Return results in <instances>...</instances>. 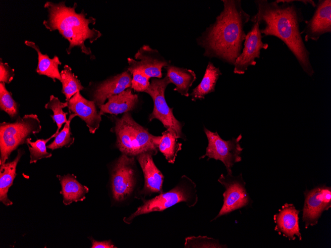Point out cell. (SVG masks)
Listing matches in <instances>:
<instances>
[{
    "mask_svg": "<svg viewBox=\"0 0 331 248\" xmlns=\"http://www.w3.org/2000/svg\"><path fill=\"white\" fill-rule=\"evenodd\" d=\"M114 120V126L111 131L115 134L116 146L123 154L132 157L144 152L153 156L157 154L160 136L150 134L147 129L136 123L128 112Z\"/></svg>",
    "mask_w": 331,
    "mask_h": 248,
    "instance_id": "277c9868",
    "label": "cell"
},
{
    "mask_svg": "<svg viewBox=\"0 0 331 248\" xmlns=\"http://www.w3.org/2000/svg\"><path fill=\"white\" fill-rule=\"evenodd\" d=\"M224 188L223 203L219 213L212 221L239 208L250 204L252 201L245 188L242 173L238 176L232 174H221L218 180Z\"/></svg>",
    "mask_w": 331,
    "mask_h": 248,
    "instance_id": "9c48e42d",
    "label": "cell"
},
{
    "mask_svg": "<svg viewBox=\"0 0 331 248\" xmlns=\"http://www.w3.org/2000/svg\"><path fill=\"white\" fill-rule=\"evenodd\" d=\"M108 99L107 102L99 107L101 115L105 113L117 115L133 110L137 103L138 96L132 94L130 89H127Z\"/></svg>",
    "mask_w": 331,
    "mask_h": 248,
    "instance_id": "d6986e66",
    "label": "cell"
},
{
    "mask_svg": "<svg viewBox=\"0 0 331 248\" xmlns=\"http://www.w3.org/2000/svg\"><path fill=\"white\" fill-rule=\"evenodd\" d=\"M66 107H67V101L61 102L53 95L50 96L49 101L45 105L46 109L52 110L54 114L51 117L57 126L55 133L51 136L52 138L58 134L62 124L66 123L68 120L66 118L67 113L63 111V108Z\"/></svg>",
    "mask_w": 331,
    "mask_h": 248,
    "instance_id": "4316f807",
    "label": "cell"
},
{
    "mask_svg": "<svg viewBox=\"0 0 331 248\" xmlns=\"http://www.w3.org/2000/svg\"><path fill=\"white\" fill-rule=\"evenodd\" d=\"M184 248H227L224 245L220 244L219 240L207 236L189 237L185 239Z\"/></svg>",
    "mask_w": 331,
    "mask_h": 248,
    "instance_id": "4dcf8cb0",
    "label": "cell"
},
{
    "mask_svg": "<svg viewBox=\"0 0 331 248\" xmlns=\"http://www.w3.org/2000/svg\"><path fill=\"white\" fill-rule=\"evenodd\" d=\"M302 220L305 227L318 223L322 213L331 207V188L325 185H319L304 192Z\"/></svg>",
    "mask_w": 331,
    "mask_h": 248,
    "instance_id": "8fae6325",
    "label": "cell"
},
{
    "mask_svg": "<svg viewBox=\"0 0 331 248\" xmlns=\"http://www.w3.org/2000/svg\"><path fill=\"white\" fill-rule=\"evenodd\" d=\"M257 13L250 18L265 27L260 29L265 36H275L282 41L294 55L303 70L312 77L314 70L310 52L305 46L300 30L304 19L301 8L290 0H256Z\"/></svg>",
    "mask_w": 331,
    "mask_h": 248,
    "instance_id": "6da1fadb",
    "label": "cell"
},
{
    "mask_svg": "<svg viewBox=\"0 0 331 248\" xmlns=\"http://www.w3.org/2000/svg\"><path fill=\"white\" fill-rule=\"evenodd\" d=\"M136 60L131 58L127 59L129 64L128 70L135 69L150 78L161 79L162 68L170 65L158 50L148 45L141 47L135 55Z\"/></svg>",
    "mask_w": 331,
    "mask_h": 248,
    "instance_id": "4fadbf2b",
    "label": "cell"
},
{
    "mask_svg": "<svg viewBox=\"0 0 331 248\" xmlns=\"http://www.w3.org/2000/svg\"><path fill=\"white\" fill-rule=\"evenodd\" d=\"M175 133L166 129L160 136L157 144L158 149L165 156L168 162L173 164L179 151L182 149V144Z\"/></svg>",
    "mask_w": 331,
    "mask_h": 248,
    "instance_id": "d4e9b609",
    "label": "cell"
},
{
    "mask_svg": "<svg viewBox=\"0 0 331 248\" xmlns=\"http://www.w3.org/2000/svg\"><path fill=\"white\" fill-rule=\"evenodd\" d=\"M165 68L170 83L175 85L174 91L183 96L189 97V89L196 79L195 72L191 69L170 65Z\"/></svg>",
    "mask_w": 331,
    "mask_h": 248,
    "instance_id": "44dd1931",
    "label": "cell"
},
{
    "mask_svg": "<svg viewBox=\"0 0 331 248\" xmlns=\"http://www.w3.org/2000/svg\"><path fill=\"white\" fill-rule=\"evenodd\" d=\"M67 101L69 112L82 119L89 132L94 134L102 121L101 115L97 111L94 101L86 99L80 92L75 94Z\"/></svg>",
    "mask_w": 331,
    "mask_h": 248,
    "instance_id": "9a60e30c",
    "label": "cell"
},
{
    "mask_svg": "<svg viewBox=\"0 0 331 248\" xmlns=\"http://www.w3.org/2000/svg\"><path fill=\"white\" fill-rule=\"evenodd\" d=\"M223 8L215 21L206 28L197 43L204 50V55L234 64L240 54L250 16L243 9L240 0H222Z\"/></svg>",
    "mask_w": 331,
    "mask_h": 248,
    "instance_id": "7a4b0ae2",
    "label": "cell"
},
{
    "mask_svg": "<svg viewBox=\"0 0 331 248\" xmlns=\"http://www.w3.org/2000/svg\"><path fill=\"white\" fill-rule=\"evenodd\" d=\"M15 75L14 70L11 68L7 63L0 61V82L10 83Z\"/></svg>",
    "mask_w": 331,
    "mask_h": 248,
    "instance_id": "d6a6232c",
    "label": "cell"
},
{
    "mask_svg": "<svg viewBox=\"0 0 331 248\" xmlns=\"http://www.w3.org/2000/svg\"><path fill=\"white\" fill-rule=\"evenodd\" d=\"M221 74L219 67L209 62L201 82L189 95L191 100L195 101L197 99H204L206 95L214 92L217 81Z\"/></svg>",
    "mask_w": 331,
    "mask_h": 248,
    "instance_id": "603a6c76",
    "label": "cell"
},
{
    "mask_svg": "<svg viewBox=\"0 0 331 248\" xmlns=\"http://www.w3.org/2000/svg\"><path fill=\"white\" fill-rule=\"evenodd\" d=\"M315 8L313 16L305 21L301 32V35L305 34V42L317 41L323 35L331 32V0H319Z\"/></svg>",
    "mask_w": 331,
    "mask_h": 248,
    "instance_id": "5bb4252c",
    "label": "cell"
},
{
    "mask_svg": "<svg viewBox=\"0 0 331 248\" xmlns=\"http://www.w3.org/2000/svg\"><path fill=\"white\" fill-rule=\"evenodd\" d=\"M132 75L131 88L137 92H145L150 85L149 78L135 69L128 70Z\"/></svg>",
    "mask_w": 331,
    "mask_h": 248,
    "instance_id": "1f68e13d",
    "label": "cell"
},
{
    "mask_svg": "<svg viewBox=\"0 0 331 248\" xmlns=\"http://www.w3.org/2000/svg\"><path fill=\"white\" fill-rule=\"evenodd\" d=\"M23 154V151L19 149L18 150L16 157L13 161L0 165V200L6 206L12 204V202L8 198L7 193L16 175V166Z\"/></svg>",
    "mask_w": 331,
    "mask_h": 248,
    "instance_id": "cb8c5ba5",
    "label": "cell"
},
{
    "mask_svg": "<svg viewBox=\"0 0 331 248\" xmlns=\"http://www.w3.org/2000/svg\"><path fill=\"white\" fill-rule=\"evenodd\" d=\"M131 74L128 70L110 77L95 87L92 94V100L99 107L110 96L131 87Z\"/></svg>",
    "mask_w": 331,
    "mask_h": 248,
    "instance_id": "2e32d148",
    "label": "cell"
},
{
    "mask_svg": "<svg viewBox=\"0 0 331 248\" xmlns=\"http://www.w3.org/2000/svg\"><path fill=\"white\" fill-rule=\"evenodd\" d=\"M61 186V194L62 202L65 205H69L73 202L83 201L89 189L80 184L73 174L64 176L57 175Z\"/></svg>",
    "mask_w": 331,
    "mask_h": 248,
    "instance_id": "ffe728a7",
    "label": "cell"
},
{
    "mask_svg": "<svg viewBox=\"0 0 331 248\" xmlns=\"http://www.w3.org/2000/svg\"><path fill=\"white\" fill-rule=\"evenodd\" d=\"M204 131L208 139V145L205 154L199 159L207 156L208 160L211 158L220 160L224 164L227 173L232 174V166L242 160L241 154L243 149L240 144L241 134L236 138L225 141L221 138L217 131L213 132L205 127H204Z\"/></svg>",
    "mask_w": 331,
    "mask_h": 248,
    "instance_id": "ba28073f",
    "label": "cell"
},
{
    "mask_svg": "<svg viewBox=\"0 0 331 248\" xmlns=\"http://www.w3.org/2000/svg\"><path fill=\"white\" fill-rule=\"evenodd\" d=\"M134 163L133 157L122 153L112 169L111 191L116 202L124 201L133 192L135 186Z\"/></svg>",
    "mask_w": 331,
    "mask_h": 248,
    "instance_id": "30bf717a",
    "label": "cell"
},
{
    "mask_svg": "<svg viewBox=\"0 0 331 248\" xmlns=\"http://www.w3.org/2000/svg\"><path fill=\"white\" fill-rule=\"evenodd\" d=\"M40 121L36 114L18 116L15 122L0 124V164L5 163L11 152L20 145L26 144L32 135L41 130Z\"/></svg>",
    "mask_w": 331,
    "mask_h": 248,
    "instance_id": "8992f818",
    "label": "cell"
},
{
    "mask_svg": "<svg viewBox=\"0 0 331 248\" xmlns=\"http://www.w3.org/2000/svg\"><path fill=\"white\" fill-rule=\"evenodd\" d=\"M44 6L48 16L43 24L50 31H58L68 41L67 53L70 54L73 48L78 47L85 54L92 55L91 50L86 47L85 42L89 40L93 43L102 35L100 31L90 27V24L96 23V19L93 17L87 18L83 9L80 13L76 12V3L71 7L66 6L64 1L57 3L46 1Z\"/></svg>",
    "mask_w": 331,
    "mask_h": 248,
    "instance_id": "3957f363",
    "label": "cell"
},
{
    "mask_svg": "<svg viewBox=\"0 0 331 248\" xmlns=\"http://www.w3.org/2000/svg\"><path fill=\"white\" fill-rule=\"evenodd\" d=\"M137 159L142 169L144 176V186L140 192V196L163 193L164 175L156 166L153 155L147 152L138 154Z\"/></svg>",
    "mask_w": 331,
    "mask_h": 248,
    "instance_id": "e0dca14e",
    "label": "cell"
},
{
    "mask_svg": "<svg viewBox=\"0 0 331 248\" xmlns=\"http://www.w3.org/2000/svg\"><path fill=\"white\" fill-rule=\"evenodd\" d=\"M25 44L35 50L38 54V65L36 72L39 75H45L55 82L56 79L61 81L58 66L61 64L59 57L56 55L51 58L47 54H43L35 43L26 40Z\"/></svg>",
    "mask_w": 331,
    "mask_h": 248,
    "instance_id": "7402d4cb",
    "label": "cell"
},
{
    "mask_svg": "<svg viewBox=\"0 0 331 248\" xmlns=\"http://www.w3.org/2000/svg\"><path fill=\"white\" fill-rule=\"evenodd\" d=\"M52 139V137H50L46 139H38L35 142H31V138H28L26 144L30 153V163H36L42 158L52 156V153L47 151L46 146L47 143Z\"/></svg>",
    "mask_w": 331,
    "mask_h": 248,
    "instance_id": "f1b7e54d",
    "label": "cell"
},
{
    "mask_svg": "<svg viewBox=\"0 0 331 248\" xmlns=\"http://www.w3.org/2000/svg\"><path fill=\"white\" fill-rule=\"evenodd\" d=\"M0 108L11 118H15L18 115V104L12 98L11 93L6 89L3 82L0 83Z\"/></svg>",
    "mask_w": 331,
    "mask_h": 248,
    "instance_id": "f546056e",
    "label": "cell"
},
{
    "mask_svg": "<svg viewBox=\"0 0 331 248\" xmlns=\"http://www.w3.org/2000/svg\"><path fill=\"white\" fill-rule=\"evenodd\" d=\"M75 116H76L75 114H70L63 129L55 137L54 141L47 146V148L54 150L62 147L69 148L73 144L74 138L72 137L70 124L72 119Z\"/></svg>",
    "mask_w": 331,
    "mask_h": 248,
    "instance_id": "83f0119b",
    "label": "cell"
},
{
    "mask_svg": "<svg viewBox=\"0 0 331 248\" xmlns=\"http://www.w3.org/2000/svg\"><path fill=\"white\" fill-rule=\"evenodd\" d=\"M263 37L260 24L256 22L246 35L244 48L233 64L234 73L243 74L249 66L256 64L255 59L260 58L261 50L269 47L267 43L263 42Z\"/></svg>",
    "mask_w": 331,
    "mask_h": 248,
    "instance_id": "7c38bea8",
    "label": "cell"
},
{
    "mask_svg": "<svg viewBox=\"0 0 331 248\" xmlns=\"http://www.w3.org/2000/svg\"><path fill=\"white\" fill-rule=\"evenodd\" d=\"M196 185L189 177L183 175L178 183L171 190L162 193L155 198L144 201L143 204L123 221L130 224L138 216L154 211H163L171 206L184 202L189 207L196 205L198 201Z\"/></svg>",
    "mask_w": 331,
    "mask_h": 248,
    "instance_id": "5b68a950",
    "label": "cell"
},
{
    "mask_svg": "<svg viewBox=\"0 0 331 248\" xmlns=\"http://www.w3.org/2000/svg\"><path fill=\"white\" fill-rule=\"evenodd\" d=\"M92 248H116L110 240L104 241H97L93 239H91Z\"/></svg>",
    "mask_w": 331,
    "mask_h": 248,
    "instance_id": "836d02e7",
    "label": "cell"
},
{
    "mask_svg": "<svg viewBox=\"0 0 331 248\" xmlns=\"http://www.w3.org/2000/svg\"><path fill=\"white\" fill-rule=\"evenodd\" d=\"M62 83V93L65 97V100L68 101L75 94L84 89L81 82L77 76L72 72L70 66L65 65L60 72Z\"/></svg>",
    "mask_w": 331,
    "mask_h": 248,
    "instance_id": "484cf974",
    "label": "cell"
},
{
    "mask_svg": "<svg viewBox=\"0 0 331 248\" xmlns=\"http://www.w3.org/2000/svg\"><path fill=\"white\" fill-rule=\"evenodd\" d=\"M170 83L166 75L163 79L154 78L144 92L151 96L154 103L153 110L149 116V120L150 121L154 119L159 120L166 129L175 133L178 138L185 141L186 136L182 131L184 123L175 118L173 108L168 105L165 99V91Z\"/></svg>",
    "mask_w": 331,
    "mask_h": 248,
    "instance_id": "52a82bcc",
    "label": "cell"
},
{
    "mask_svg": "<svg viewBox=\"0 0 331 248\" xmlns=\"http://www.w3.org/2000/svg\"><path fill=\"white\" fill-rule=\"evenodd\" d=\"M299 212L293 204L285 203L274 216L275 230L290 240H294L296 237L301 240L299 226Z\"/></svg>",
    "mask_w": 331,
    "mask_h": 248,
    "instance_id": "ac0fdd59",
    "label": "cell"
}]
</instances>
